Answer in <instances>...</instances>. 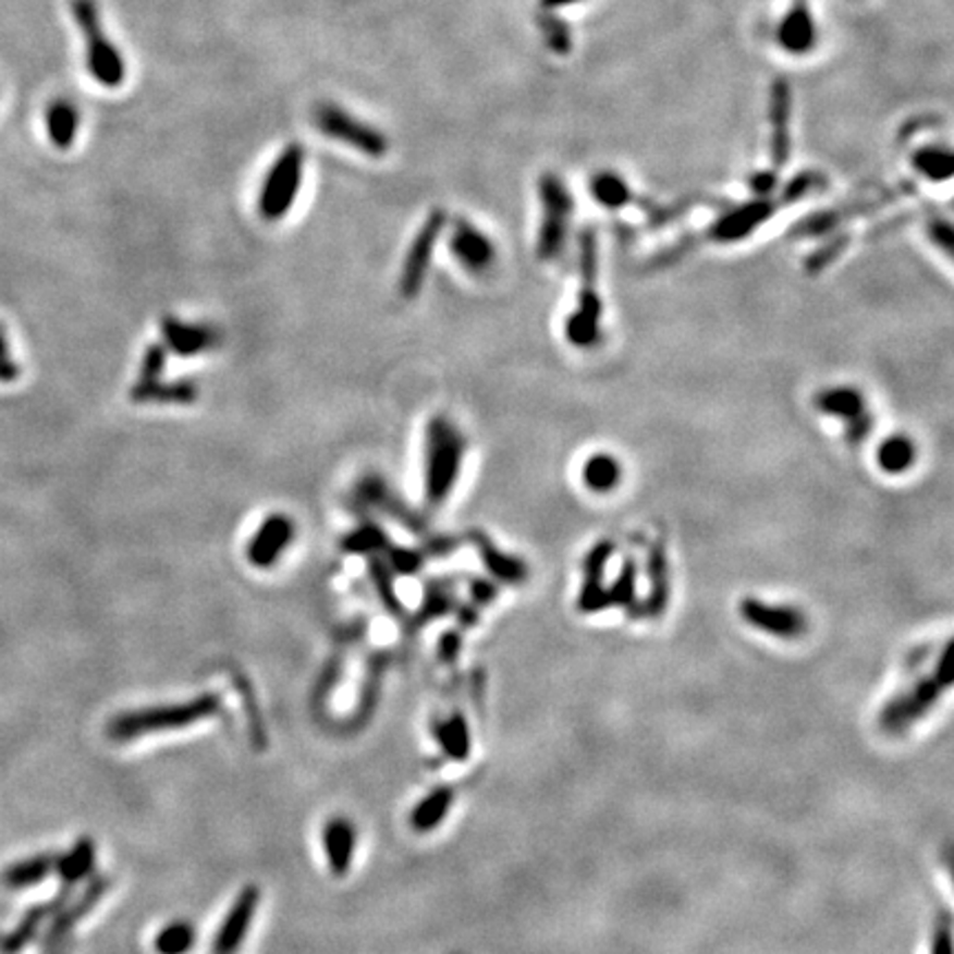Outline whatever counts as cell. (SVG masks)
I'll use <instances>...</instances> for the list:
<instances>
[{
  "label": "cell",
  "mask_w": 954,
  "mask_h": 954,
  "mask_svg": "<svg viewBox=\"0 0 954 954\" xmlns=\"http://www.w3.org/2000/svg\"><path fill=\"white\" fill-rule=\"evenodd\" d=\"M466 436L447 414H436L427 423L423 449V493L429 511L442 509L462 475L466 457Z\"/></svg>",
  "instance_id": "cell-1"
},
{
  "label": "cell",
  "mask_w": 954,
  "mask_h": 954,
  "mask_svg": "<svg viewBox=\"0 0 954 954\" xmlns=\"http://www.w3.org/2000/svg\"><path fill=\"white\" fill-rule=\"evenodd\" d=\"M219 707H221V698L217 694H201L184 702L135 709V711L118 713L109 723L107 734L113 741H133L137 736L186 730L199 721L210 719V715L219 711Z\"/></svg>",
  "instance_id": "cell-2"
},
{
  "label": "cell",
  "mask_w": 954,
  "mask_h": 954,
  "mask_svg": "<svg viewBox=\"0 0 954 954\" xmlns=\"http://www.w3.org/2000/svg\"><path fill=\"white\" fill-rule=\"evenodd\" d=\"M599 279V248H597V232L592 228H584L579 232V292L577 307L568 314L564 334L573 347L586 350L599 343L601 339V316L603 301L597 292Z\"/></svg>",
  "instance_id": "cell-3"
},
{
  "label": "cell",
  "mask_w": 954,
  "mask_h": 954,
  "mask_svg": "<svg viewBox=\"0 0 954 954\" xmlns=\"http://www.w3.org/2000/svg\"><path fill=\"white\" fill-rule=\"evenodd\" d=\"M952 685V644L947 641L930 676L917 678L906 692L893 696L880 711L878 725L884 734L897 736L908 732L937 705L941 694Z\"/></svg>",
  "instance_id": "cell-4"
},
{
  "label": "cell",
  "mask_w": 954,
  "mask_h": 954,
  "mask_svg": "<svg viewBox=\"0 0 954 954\" xmlns=\"http://www.w3.org/2000/svg\"><path fill=\"white\" fill-rule=\"evenodd\" d=\"M71 14L87 45V71L98 85L118 89L126 83V62L102 29L96 0H71Z\"/></svg>",
  "instance_id": "cell-5"
},
{
  "label": "cell",
  "mask_w": 954,
  "mask_h": 954,
  "mask_svg": "<svg viewBox=\"0 0 954 954\" xmlns=\"http://www.w3.org/2000/svg\"><path fill=\"white\" fill-rule=\"evenodd\" d=\"M537 188L541 204V221H539L535 253L539 261H552L566 248L573 215H575V199L571 188L562 182L560 175L554 173H543L539 178Z\"/></svg>",
  "instance_id": "cell-6"
},
{
  "label": "cell",
  "mask_w": 954,
  "mask_h": 954,
  "mask_svg": "<svg viewBox=\"0 0 954 954\" xmlns=\"http://www.w3.org/2000/svg\"><path fill=\"white\" fill-rule=\"evenodd\" d=\"M303 173L305 148L301 144L285 146L274 159V164L268 169L259 188L257 212L264 221L277 223L290 215L303 186Z\"/></svg>",
  "instance_id": "cell-7"
},
{
  "label": "cell",
  "mask_w": 954,
  "mask_h": 954,
  "mask_svg": "<svg viewBox=\"0 0 954 954\" xmlns=\"http://www.w3.org/2000/svg\"><path fill=\"white\" fill-rule=\"evenodd\" d=\"M311 124L321 135H326L339 144H345V146H350L367 157L380 159L389 152V139L380 129L352 115L350 111H345L337 102L314 105Z\"/></svg>",
  "instance_id": "cell-8"
},
{
  "label": "cell",
  "mask_w": 954,
  "mask_h": 954,
  "mask_svg": "<svg viewBox=\"0 0 954 954\" xmlns=\"http://www.w3.org/2000/svg\"><path fill=\"white\" fill-rule=\"evenodd\" d=\"M908 193H913L910 184H897V186H893V188H889L884 193H878L874 197L870 195V197H861V199L837 204L833 208H827V210H820V212H814V215L800 219L798 223L791 228L788 236L791 238L829 236V234H833L837 230H844V225L855 221V219H861L866 215H872V212H878V210L900 201Z\"/></svg>",
  "instance_id": "cell-9"
},
{
  "label": "cell",
  "mask_w": 954,
  "mask_h": 954,
  "mask_svg": "<svg viewBox=\"0 0 954 954\" xmlns=\"http://www.w3.org/2000/svg\"><path fill=\"white\" fill-rule=\"evenodd\" d=\"M354 504L363 511V513H380L384 517H389L391 522H395L397 526L407 528L414 535H427L429 533V522L427 515L418 509H414L407 500L401 498L387 480L384 475L371 470L365 473L360 480L354 487V496H352Z\"/></svg>",
  "instance_id": "cell-10"
},
{
  "label": "cell",
  "mask_w": 954,
  "mask_h": 954,
  "mask_svg": "<svg viewBox=\"0 0 954 954\" xmlns=\"http://www.w3.org/2000/svg\"><path fill=\"white\" fill-rule=\"evenodd\" d=\"M780 208H784L780 197H756L736 206L727 204L719 217L696 232L698 244H738L743 238L751 236L760 225H765Z\"/></svg>",
  "instance_id": "cell-11"
},
{
  "label": "cell",
  "mask_w": 954,
  "mask_h": 954,
  "mask_svg": "<svg viewBox=\"0 0 954 954\" xmlns=\"http://www.w3.org/2000/svg\"><path fill=\"white\" fill-rule=\"evenodd\" d=\"M444 228H447V210L436 208L429 212V217L418 228L416 236L412 238L409 250H407L403 268H401V277H397V292H401L403 298L412 301L423 292L425 281H427L429 270H431L436 246L440 242Z\"/></svg>",
  "instance_id": "cell-12"
},
{
  "label": "cell",
  "mask_w": 954,
  "mask_h": 954,
  "mask_svg": "<svg viewBox=\"0 0 954 954\" xmlns=\"http://www.w3.org/2000/svg\"><path fill=\"white\" fill-rule=\"evenodd\" d=\"M738 612H741V619L747 625H751L754 629L771 634V636H775V639H784V641L800 639V636L809 627L803 610L793 608V606L767 603V601L756 599V597H745L738 606Z\"/></svg>",
  "instance_id": "cell-13"
},
{
  "label": "cell",
  "mask_w": 954,
  "mask_h": 954,
  "mask_svg": "<svg viewBox=\"0 0 954 954\" xmlns=\"http://www.w3.org/2000/svg\"><path fill=\"white\" fill-rule=\"evenodd\" d=\"M449 250L453 259L475 277L489 272L498 257L489 234H485L480 228L464 217H457L451 225Z\"/></svg>",
  "instance_id": "cell-14"
},
{
  "label": "cell",
  "mask_w": 954,
  "mask_h": 954,
  "mask_svg": "<svg viewBox=\"0 0 954 954\" xmlns=\"http://www.w3.org/2000/svg\"><path fill=\"white\" fill-rule=\"evenodd\" d=\"M159 332H162V343L167 350L180 358H197L217 350L221 343V332L208 323L184 321L180 316L167 314L159 321Z\"/></svg>",
  "instance_id": "cell-15"
},
{
  "label": "cell",
  "mask_w": 954,
  "mask_h": 954,
  "mask_svg": "<svg viewBox=\"0 0 954 954\" xmlns=\"http://www.w3.org/2000/svg\"><path fill=\"white\" fill-rule=\"evenodd\" d=\"M294 535H296V526L292 517H288L285 513L268 515L248 541L246 548L248 562L259 571L272 568L294 541Z\"/></svg>",
  "instance_id": "cell-16"
},
{
  "label": "cell",
  "mask_w": 954,
  "mask_h": 954,
  "mask_svg": "<svg viewBox=\"0 0 954 954\" xmlns=\"http://www.w3.org/2000/svg\"><path fill=\"white\" fill-rule=\"evenodd\" d=\"M259 900L261 893L257 886H246L242 893L236 895V900L232 902L230 910L225 913L217 937L212 941L210 952L212 954H236V950L242 947V943L246 941V934L253 926V919L257 915L259 908Z\"/></svg>",
  "instance_id": "cell-17"
},
{
  "label": "cell",
  "mask_w": 954,
  "mask_h": 954,
  "mask_svg": "<svg viewBox=\"0 0 954 954\" xmlns=\"http://www.w3.org/2000/svg\"><path fill=\"white\" fill-rule=\"evenodd\" d=\"M466 539L480 554L489 575L504 586H524L528 582V566L513 552H504L482 528H468Z\"/></svg>",
  "instance_id": "cell-18"
},
{
  "label": "cell",
  "mask_w": 954,
  "mask_h": 954,
  "mask_svg": "<svg viewBox=\"0 0 954 954\" xmlns=\"http://www.w3.org/2000/svg\"><path fill=\"white\" fill-rule=\"evenodd\" d=\"M129 401L135 405H173V407H188L199 401V384L188 378L178 380H135Z\"/></svg>",
  "instance_id": "cell-19"
},
{
  "label": "cell",
  "mask_w": 954,
  "mask_h": 954,
  "mask_svg": "<svg viewBox=\"0 0 954 954\" xmlns=\"http://www.w3.org/2000/svg\"><path fill=\"white\" fill-rule=\"evenodd\" d=\"M614 554V541L601 539L597 541L584 556V586L577 599L579 612L595 614L601 610H608L606 601V588H603V575L610 556Z\"/></svg>",
  "instance_id": "cell-20"
},
{
  "label": "cell",
  "mask_w": 954,
  "mask_h": 954,
  "mask_svg": "<svg viewBox=\"0 0 954 954\" xmlns=\"http://www.w3.org/2000/svg\"><path fill=\"white\" fill-rule=\"evenodd\" d=\"M778 45L791 56H805L818 42V25L805 0H795L775 32Z\"/></svg>",
  "instance_id": "cell-21"
},
{
  "label": "cell",
  "mask_w": 954,
  "mask_h": 954,
  "mask_svg": "<svg viewBox=\"0 0 954 954\" xmlns=\"http://www.w3.org/2000/svg\"><path fill=\"white\" fill-rule=\"evenodd\" d=\"M648 597L641 606V614L659 619L670 603V564L663 541L648 546Z\"/></svg>",
  "instance_id": "cell-22"
},
{
  "label": "cell",
  "mask_w": 954,
  "mask_h": 954,
  "mask_svg": "<svg viewBox=\"0 0 954 954\" xmlns=\"http://www.w3.org/2000/svg\"><path fill=\"white\" fill-rule=\"evenodd\" d=\"M323 846L328 866L334 878H345L356 853V827L343 818H332L323 829Z\"/></svg>",
  "instance_id": "cell-23"
},
{
  "label": "cell",
  "mask_w": 954,
  "mask_h": 954,
  "mask_svg": "<svg viewBox=\"0 0 954 954\" xmlns=\"http://www.w3.org/2000/svg\"><path fill=\"white\" fill-rule=\"evenodd\" d=\"M814 405L820 414L851 425L870 414L864 393L857 387H829L816 393Z\"/></svg>",
  "instance_id": "cell-24"
},
{
  "label": "cell",
  "mask_w": 954,
  "mask_h": 954,
  "mask_svg": "<svg viewBox=\"0 0 954 954\" xmlns=\"http://www.w3.org/2000/svg\"><path fill=\"white\" fill-rule=\"evenodd\" d=\"M107 889H109V880H107V878H96V880L89 884V889L85 891L83 897H80L71 908L62 910V913L53 919V926L49 928L47 939H45V947H47V950H49V947H58V943H60L64 937H69V932L75 928V924H77L80 919H83L87 913L94 910V906H96L98 900L107 893Z\"/></svg>",
  "instance_id": "cell-25"
},
{
  "label": "cell",
  "mask_w": 954,
  "mask_h": 954,
  "mask_svg": "<svg viewBox=\"0 0 954 954\" xmlns=\"http://www.w3.org/2000/svg\"><path fill=\"white\" fill-rule=\"evenodd\" d=\"M45 129L49 135V142L58 150H69L75 144L77 131H80V111L73 102L64 98H56L49 102L45 111Z\"/></svg>",
  "instance_id": "cell-26"
},
{
  "label": "cell",
  "mask_w": 954,
  "mask_h": 954,
  "mask_svg": "<svg viewBox=\"0 0 954 954\" xmlns=\"http://www.w3.org/2000/svg\"><path fill=\"white\" fill-rule=\"evenodd\" d=\"M623 480V466L612 453H592L582 466V482L588 491L606 496Z\"/></svg>",
  "instance_id": "cell-27"
},
{
  "label": "cell",
  "mask_w": 954,
  "mask_h": 954,
  "mask_svg": "<svg viewBox=\"0 0 954 954\" xmlns=\"http://www.w3.org/2000/svg\"><path fill=\"white\" fill-rule=\"evenodd\" d=\"M60 855L56 853H40L34 857H27L23 861L12 864L10 868H5L3 872V884L12 891H21V889H29L40 884L42 880H47L49 874L56 870Z\"/></svg>",
  "instance_id": "cell-28"
},
{
  "label": "cell",
  "mask_w": 954,
  "mask_h": 954,
  "mask_svg": "<svg viewBox=\"0 0 954 954\" xmlns=\"http://www.w3.org/2000/svg\"><path fill=\"white\" fill-rule=\"evenodd\" d=\"M455 800V791L451 786H438L414 807L412 827L416 833L436 831L449 816Z\"/></svg>",
  "instance_id": "cell-29"
},
{
  "label": "cell",
  "mask_w": 954,
  "mask_h": 954,
  "mask_svg": "<svg viewBox=\"0 0 954 954\" xmlns=\"http://www.w3.org/2000/svg\"><path fill=\"white\" fill-rule=\"evenodd\" d=\"M874 462L886 475H902L910 470L917 462V444L906 433H891L878 444Z\"/></svg>",
  "instance_id": "cell-30"
},
{
  "label": "cell",
  "mask_w": 954,
  "mask_h": 954,
  "mask_svg": "<svg viewBox=\"0 0 954 954\" xmlns=\"http://www.w3.org/2000/svg\"><path fill=\"white\" fill-rule=\"evenodd\" d=\"M788 91L784 85L773 89L771 96V162L773 171H780L788 159Z\"/></svg>",
  "instance_id": "cell-31"
},
{
  "label": "cell",
  "mask_w": 954,
  "mask_h": 954,
  "mask_svg": "<svg viewBox=\"0 0 954 954\" xmlns=\"http://www.w3.org/2000/svg\"><path fill=\"white\" fill-rule=\"evenodd\" d=\"M94 864H96V844H94V840L91 837H80L66 855H60L56 870L60 872L64 886H73L80 880H85L87 874H91Z\"/></svg>",
  "instance_id": "cell-32"
},
{
  "label": "cell",
  "mask_w": 954,
  "mask_h": 954,
  "mask_svg": "<svg viewBox=\"0 0 954 954\" xmlns=\"http://www.w3.org/2000/svg\"><path fill=\"white\" fill-rule=\"evenodd\" d=\"M391 543L387 530L374 522V519H363L356 528H352L343 541L341 548L347 554H360V556H378L384 552V548Z\"/></svg>",
  "instance_id": "cell-33"
},
{
  "label": "cell",
  "mask_w": 954,
  "mask_h": 954,
  "mask_svg": "<svg viewBox=\"0 0 954 954\" xmlns=\"http://www.w3.org/2000/svg\"><path fill=\"white\" fill-rule=\"evenodd\" d=\"M440 749L455 762H464L470 754V732L462 713H451L449 719L433 727Z\"/></svg>",
  "instance_id": "cell-34"
},
{
  "label": "cell",
  "mask_w": 954,
  "mask_h": 954,
  "mask_svg": "<svg viewBox=\"0 0 954 954\" xmlns=\"http://www.w3.org/2000/svg\"><path fill=\"white\" fill-rule=\"evenodd\" d=\"M62 902H64V893H60L56 900H51V902L45 904V906H36V908H32V910L27 913L25 921H23L12 934H8L3 941H0V950H3L5 954H14V952L23 950V947L36 937V930L40 928V924H42L51 913H56V910L62 906Z\"/></svg>",
  "instance_id": "cell-35"
},
{
  "label": "cell",
  "mask_w": 954,
  "mask_h": 954,
  "mask_svg": "<svg viewBox=\"0 0 954 954\" xmlns=\"http://www.w3.org/2000/svg\"><path fill=\"white\" fill-rule=\"evenodd\" d=\"M590 193L597 204H601L608 210L625 208L627 204H634V195L627 186V182L610 171H601L590 182Z\"/></svg>",
  "instance_id": "cell-36"
},
{
  "label": "cell",
  "mask_w": 954,
  "mask_h": 954,
  "mask_svg": "<svg viewBox=\"0 0 954 954\" xmlns=\"http://www.w3.org/2000/svg\"><path fill=\"white\" fill-rule=\"evenodd\" d=\"M457 608V599L453 595V586L447 579H431L425 588L423 606L416 612V623H429L438 616H444Z\"/></svg>",
  "instance_id": "cell-37"
},
{
  "label": "cell",
  "mask_w": 954,
  "mask_h": 954,
  "mask_svg": "<svg viewBox=\"0 0 954 954\" xmlns=\"http://www.w3.org/2000/svg\"><path fill=\"white\" fill-rule=\"evenodd\" d=\"M197 943V930L191 921H173L155 934L157 954H188Z\"/></svg>",
  "instance_id": "cell-38"
},
{
  "label": "cell",
  "mask_w": 954,
  "mask_h": 954,
  "mask_svg": "<svg viewBox=\"0 0 954 954\" xmlns=\"http://www.w3.org/2000/svg\"><path fill=\"white\" fill-rule=\"evenodd\" d=\"M913 169L930 182H947L952 175V152L941 146H926L913 152Z\"/></svg>",
  "instance_id": "cell-39"
},
{
  "label": "cell",
  "mask_w": 954,
  "mask_h": 954,
  "mask_svg": "<svg viewBox=\"0 0 954 954\" xmlns=\"http://www.w3.org/2000/svg\"><path fill=\"white\" fill-rule=\"evenodd\" d=\"M851 242H853V234L848 230H837V232L829 234L827 242L805 259V272L809 277L824 272L829 266H833L848 250Z\"/></svg>",
  "instance_id": "cell-40"
},
{
  "label": "cell",
  "mask_w": 954,
  "mask_h": 954,
  "mask_svg": "<svg viewBox=\"0 0 954 954\" xmlns=\"http://www.w3.org/2000/svg\"><path fill=\"white\" fill-rule=\"evenodd\" d=\"M369 577H371V584H374L376 595H378L380 603L384 606V610L393 616H403L405 610H403L401 597H397V590L393 584V573L389 571L387 562L382 560L380 554L371 556L369 560Z\"/></svg>",
  "instance_id": "cell-41"
},
{
  "label": "cell",
  "mask_w": 954,
  "mask_h": 954,
  "mask_svg": "<svg viewBox=\"0 0 954 954\" xmlns=\"http://www.w3.org/2000/svg\"><path fill=\"white\" fill-rule=\"evenodd\" d=\"M606 601L608 608L623 606L629 614H639V606H636V562L625 560L619 577L610 588H606Z\"/></svg>",
  "instance_id": "cell-42"
},
{
  "label": "cell",
  "mask_w": 954,
  "mask_h": 954,
  "mask_svg": "<svg viewBox=\"0 0 954 954\" xmlns=\"http://www.w3.org/2000/svg\"><path fill=\"white\" fill-rule=\"evenodd\" d=\"M380 556L387 562L389 571L393 575H401V577L418 575L423 571V566H425V560H427L425 552L420 548L393 546V543H389Z\"/></svg>",
  "instance_id": "cell-43"
},
{
  "label": "cell",
  "mask_w": 954,
  "mask_h": 954,
  "mask_svg": "<svg viewBox=\"0 0 954 954\" xmlns=\"http://www.w3.org/2000/svg\"><path fill=\"white\" fill-rule=\"evenodd\" d=\"M169 365V350L164 343H150L139 360V369H137V380H157L164 378Z\"/></svg>",
  "instance_id": "cell-44"
},
{
  "label": "cell",
  "mask_w": 954,
  "mask_h": 954,
  "mask_svg": "<svg viewBox=\"0 0 954 954\" xmlns=\"http://www.w3.org/2000/svg\"><path fill=\"white\" fill-rule=\"evenodd\" d=\"M926 232L930 236V242L945 255L952 257V248H954V230L952 223L943 217V215H930L928 223H926Z\"/></svg>",
  "instance_id": "cell-45"
},
{
  "label": "cell",
  "mask_w": 954,
  "mask_h": 954,
  "mask_svg": "<svg viewBox=\"0 0 954 954\" xmlns=\"http://www.w3.org/2000/svg\"><path fill=\"white\" fill-rule=\"evenodd\" d=\"M427 539L423 541L420 550L425 552V556H433V560H440V556H449L460 548V537L455 535H425Z\"/></svg>",
  "instance_id": "cell-46"
},
{
  "label": "cell",
  "mask_w": 954,
  "mask_h": 954,
  "mask_svg": "<svg viewBox=\"0 0 954 954\" xmlns=\"http://www.w3.org/2000/svg\"><path fill=\"white\" fill-rule=\"evenodd\" d=\"M498 584L491 579H482V577H473L468 584V601L477 608H487L498 599Z\"/></svg>",
  "instance_id": "cell-47"
},
{
  "label": "cell",
  "mask_w": 954,
  "mask_h": 954,
  "mask_svg": "<svg viewBox=\"0 0 954 954\" xmlns=\"http://www.w3.org/2000/svg\"><path fill=\"white\" fill-rule=\"evenodd\" d=\"M872 429H874V416L866 414L864 418H859V420H855L851 425H844V438H846V442L851 447H859V444H864L868 440Z\"/></svg>",
  "instance_id": "cell-48"
},
{
  "label": "cell",
  "mask_w": 954,
  "mask_h": 954,
  "mask_svg": "<svg viewBox=\"0 0 954 954\" xmlns=\"http://www.w3.org/2000/svg\"><path fill=\"white\" fill-rule=\"evenodd\" d=\"M460 650H462V634L457 629L444 632L442 639H440V646H438L440 661L453 663L460 657Z\"/></svg>",
  "instance_id": "cell-49"
},
{
  "label": "cell",
  "mask_w": 954,
  "mask_h": 954,
  "mask_svg": "<svg viewBox=\"0 0 954 954\" xmlns=\"http://www.w3.org/2000/svg\"><path fill=\"white\" fill-rule=\"evenodd\" d=\"M749 188L756 197H771L778 191V171L754 173L749 180Z\"/></svg>",
  "instance_id": "cell-50"
},
{
  "label": "cell",
  "mask_w": 954,
  "mask_h": 954,
  "mask_svg": "<svg viewBox=\"0 0 954 954\" xmlns=\"http://www.w3.org/2000/svg\"><path fill=\"white\" fill-rule=\"evenodd\" d=\"M930 954H952V934H950L947 921H943L934 928Z\"/></svg>",
  "instance_id": "cell-51"
},
{
  "label": "cell",
  "mask_w": 954,
  "mask_h": 954,
  "mask_svg": "<svg viewBox=\"0 0 954 954\" xmlns=\"http://www.w3.org/2000/svg\"><path fill=\"white\" fill-rule=\"evenodd\" d=\"M455 612H457V616H460V623H462V627H473L477 621H480V608L477 606H473L470 601L468 603H462V606H457L455 608Z\"/></svg>",
  "instance_id": "cell-52"
},
{
  "label": "cell",
  "mask_w": 954,
  "mask_h": 954,
  "mask_svg": "<svg viewBox=\"0 0 954 954\" xmlns=\"http://www.w3.org/2000/svg\"><path fill=\"white\" fill-rule=\"evenodd\" d=\"M19 376H21V367L10 356L0 358V382H12Z\"/></svg>",
  "instance_id": "cell-53"
},
{
  "label": "cell",
  "mask_w": 954,
  "mask_h": 954,
  "mask_svg": "<svg viewBox=\"0 0 954 954\" xmlns=\"http://www.w3.org/2000/svg\"><path fill=\"white\" fill-rule=\"evenodd\" d=\"M571 3H577V0H543V8H562Z\"/></svg>",
  "instance_id": "cell-54"
},
{
  "label": "cell",
  "mask_w": 954,
  "mask_h": 954,
  "mask_svg": "<svg viewBox=\"0 0 954 954\" xmlns=\"http://www.w3.org/2000/svg\"><path fill=\"white\" fill-rule=\"evenodd\" d=\"M8 352H10V347H8V341H5V337L0 334V358L3 356H8Z\"/></svg>",
  "instance_id": "cell-55"
}]
</instances>
